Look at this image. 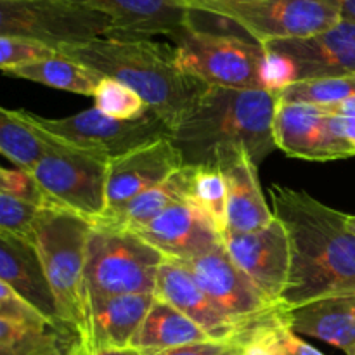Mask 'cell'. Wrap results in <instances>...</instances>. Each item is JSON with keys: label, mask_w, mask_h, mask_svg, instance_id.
<instances>
[{"label": "cell", "mask_w": 355, "mask_h": 355, "mask_svg": "<svg viewBox=\"0 0 355 355\" xmlns=\"http://www.w3.org/2000/svg\"><path fill=\"white\" fill-rule=\"evenodd\" d=\"M94 355H151V354L142 352V350H137V349H132V347H127V349L94 350Z\"/></svg>", "instance_id": "42"}, {"label": "cell", "mask_w": 355, "mask_h": 355, "mask_svg": "<svg viewBox=\"0 0 355 355\" xmlns=\"http://www.w3.org/2000/svg\"><path fill=\"white\" fill-rule=\"evenodd\" d=\"M0 191L2 193L16 194V196L33 201V203L40 205V207L45 205V200L42 196L40 189L37 187V184L33 182L30 173L23 172V170H6L0 166Z\"/></svg>", "instance_id": "35"}, {"label": "cell", "mask_w": 355, "mask_h": 355, "mask_svg": "<svg viewBox=\"0 0 355 355\" xmlns=\"http://www.w3.org/2000/svg\"><path fill=\"white\" fill-rule=\"evenodd\" d=\"M262 45L293 64L295 82L355 75V23L343 17L321 33Z\"/></svg>", "instance_id": "14"}, {"label": "cell", "mask_w": 355, "mask_h": 355, "mask_svg": "<svg viewBox=\"0 0 355 355\" xmlns=\"http://www.w3.org/2000/svg\"><path fill=\"white\" fill-rule=\"evenodd\" d=\"M155 302L153 293L90 298L89 335L94 350L127 349L132 345Z\"/></svg>", "instance_id": "22"}, {"label": "cell", "mask_w": 355, "mask_h": 355, "mask_svg": "<svg viewBox=\"0 0 355 355\" xmlns=\"http://www.w3.org/2000/svg\"><path fill=\"white\" fill-rule=\"evenodd\" d=\"M187 201L193 203L224 236L227 231V189L224 173L217 163L189 165Z\"/></svg>", "instance_id": "27"}, {"label": "cell", "mask_w": 355, "mask_h": 355, "mask_svg": "<svg viewBox=\"0 0 355 355\" xmlns=\"http://www.w3.org/2000/svg\"><path fill=\"white\" fill-rule=\"evenodd\" d=\"M274 142L291 158L331 162L355 156V148L340 134L333 114L311 104H284L277 101Z\"/></svg>", "instance_id": "12"}, {"label": "cell", "mask_w": 355, "mask_h": 355, "mask_svg": "<svg viewBox=\"0 0 355 355\" xmlns=\"http://www.w3.org/2000/svg\"><path fill=\"white\" fill-rule=\"evenodd\" d=\"M165 257L127 229L96 224L87 243L85 288L90 298L153 293Z\"/></svg>", "instance_id": "7"}, {"label": "cell", "mask_w": 355, "mask_h": 355, "mask_svg": "<svg viewBox=\"0 0 355 355\" xmlns=\"http://www.w3.org/2000/svg\"><path fill=\"white\" fill-rule=\"evenodd\" d=\"M189 270L215 307L239 329L266 318L272 305L231 259L224 245L198 259L179 262Z\"/></svg>", "instance_id": "11"}, {"label": "cell", "mask_w": 355, "mask_h": 355, "mask_svg": "<svg viewBox=\"0 0 355 355\" xmlns=\"http://www.w3.org/2000/svg\"><path fill=\"white\" fill-rule=\"evenodd\" d=\"M76 338L54 328H33L0 318V355H49L69 349Z\"/></svg>", "instance_id": "28"}, {"label": "cell", "mask_w": 355, "mask_h": 355, "mask_svg": "<svg viewBox=\"0 0 355 355\" xmlns=\"http://www.w3.org/2000/svg\"><path fill=\"white\" fill-rule=\"evenodd\" d=\"M277 96L270 90L207 85L170 139L186 165L215 163L218 155L241 149L255 165L276 149Z\"/></svg>", "instance_id": "3"}, {"label": "cell", "mask_w": 355, "mask_h": 355, "mask_svg": "<svg viewBox=\"0 0 355 355\" xmlns=\"http://www.w3.org/2000/svg\"><path fill=\"white\" fill-rule=\"evenodd\" d=\"M0 318L19 322V324L33 326V328H54L33 305L28 304L3 281H0Z\"/></svg>", "instance_id": "34"}, {"label": "cell", "mask_w": 355, "mask_h": 355, "mask_svg": "<svg viewBox=\"0 0 355 355\" xmlns=\"http://www.w3.org/2000/svg\"><path fill=\"white\" fill-rule=\"evenodd\" d=\"M281 311V309H279ZM279 349L281 355H324L309 345L307 342L300 338L290 326L284 322L283 315H281V326H279Z\"/></svg>", "instance_id": "36"}, {"label": "cell", "mask_w": 355, "mask_h": 355, "mask_svg": "<svg viewBox=\"0 0 355 355\" xmlns=\"http://www.w3.org/2000/svg\"><path fill=\"white\" fill-rule=\"evenodd\" d=\"M45 149V139L24 120L19 110L12 111L0 106V155L12 162L17 170L30 173L44 156Z\"/></svg>", "instance_id": "26"}, {"label": "cell", "mask_w": 355, "mask_h": 355, "mask_svg": "<svg viewBox=\"0 0 355 355\" xmlns=\"http://www.w3.org/2000/svg\"><path fill=\"white\" fill-rule=\"evenodd\" d=\"M19 111L38 130L68 144L99 151L111 159L158 139L170 137V128L153 111L135 120H114L96 107L66 118H44L30 111Z\"/></svg>", "instance_id": "10"}, {"label": "cell", "mask_w": 355, "mask_h": 355, "mask_svg": "<svg viewBox=\"0 0 355 355\" xmlns=\"http://www.w3.org/2000/svg\"><path fill=\"white\" fill-rule=\"evenodd\" d=\"M58 54L134 90L148 110L170 128V135L189 114L207 87L180 71L175 49L149 38L110 35L62 45Z\"/></svg>", "instance_id": "2"}, {"label": "cell", "mask_w": 355, "mask_h": 355, "mask_svg": "<svg viewBox=\"0 0 355 355\" xmlns=\"http://www.w3.org/2000/svg\"><path fill=\"white\" fill-rule=\"evenodd\" d=\"M326 2L333 3L340 10L343 19L354 21L355 23V0H326Z\"/></svg>", "instance_id": "40"}, {"label": "cell", "mask_w": 355, "mask_h": 355, "mask_svg": "<svg viewBox=\"0 0 355 355\" xmlns=\"http://www.w3.org/2000/svg\"><path fill=\"white\" fill-rule=\"evenodd\" d=\"M94 107L114 120H135L148 113L144 101L123 83L103 78L92 94Z\"/></svg>", "instance_id": "31"}, {"label": "cell", "mask_w": 355, "mask_h": 355, "mask_svg": "<svg viewBox=\"0 0 355 355\" xmlns=\"http://www.w3.org/2000/svg\"><path fill=\"white\" fill-rule=\"evenodd\" d=\"M347 225H349L350 231L355 234V215H347Z\"/></svg>", "instance_id": "43"}, {"label": "cell", "mask_w": 355, "mask_h": 355, "mask_svg": "<svg viewBox=\"0 0 355 355\" xmlns=\"http://www.w3.org/2000/svg\"><path fill=\"white\" fill-rule=\"evenodd\" d=\"M335 116V114H333ZM336 127H338L340 134L350 142L355 148V118L352 116H335Z\"/></svg>", "instance_id": "38"}, {"label": "cell", "mask_w": 355, "mask_h": 355, "mask_svg": "<svg viewBox=\"0 0 355 355\" xmlns=\"http://www.w3.org/2000/svg\"><path fill=\"white\" fill-rule=\"evenodd\" d=\"M113 19L66 0H0V37L37 42L58 51L110 37Z\"/></svg>", "instance_id": "9"}, {"label": "cell", "mask_w": 355, "mask_h": 355, "mask_svg": "<svg viewBox=\"0 0 355 355\" xmlns=\"http://www.w3.org/2000/svg\"><path fill=\"white\" fill-rule=\"evenodd\" d=\"M94 222L66 208L45 203L31 231L66 328L76 336L89 335V295L85 288L87 243Z\"/></svg>", "instance_id": "4"}, {"label": "cell", "mask_w": 355, "mask_h": 355, "mask_svg": "<svg viewBox=\"0 0 355 355\" xmlns=\"http://www.w3.org/2000/svg\"><path fill=\"white\" fill-rule=\"evenodd\" d=\"M224 173L227 189V231L253 232L274 220V211L263 198L259 165L241 149L225 151L215 159Z\"/></svg>", "instance_id": "18"}, {"label": "cell", "mask_w": 355, "mask_h": 355, "mask_svg": "<svg viewBox=\"0 0 355 355\" xmlns=\"http://www.w3.org/2000/svg\"><path fill=\"white\" fill-rule=\"evenodd\" d=\"M187 191H189V165H184L162 184L141 193L118 210L103 215L99 220H96V224L137 231L155 220L172 205L187 201Z\"/></svg>", "instance_id": "23"}, {"label": "cell", "mask_w": 355, "mask_h": 355, "mask_svg": "<svg viewBox=\"0 0 355 355\" xmlns=\"http://www.w3.org/2000/svg\"><path fill=\"white\" fill-rule=\"evenodd\" d=\"M38 132L47 142V149L31 168L30 177L45 203L66 208L92 222L99 220L106 211V180L111 158Z\"/></svg>", "instance_id": "5"}, {"label": "cell", "mask_w": 355, "mask_h": 355, "mask_svg": "<svg viewBox=\"0 0 355 355\" xmlns=\"http://www.w3.org/2000/svg\"><path fill=\"white\" fill-rule=\"evenodd\" d=\"M38 211L40 205L0 191V231L31 239V231Z\"/></svg>", "instance_id": "32"}, {"label": "cell", "mask_w": 355, "mask_h": 355, "mask_svg": "<svg viewBox=\"0 0 355 355\" xmlns=\"http://www.w3.org/2000/svg\"><path fill=\"white\" fill-rule=\"evenodd\" d=\"M208 340L211 338L200 326L194 324L175 307L155 297V302L130 347L153 354Z\"/></svg>", "instance_id": "24"}, {"label": "cell", "mask_w": 355, "mask_h": 355, "mask_svg": "<svg viewBox=\"0 0 355 355\" xmlns=\"http://www.w3.org/2000/svg\"><path fill=\"white\" fill-rule=\"evenodd\" d=\"M322 110L328 111L329 114H335V116H352L355 118V96L349 97V99L342 101V103L335 104V106L322 107Z\"/></svg>", "instance_id": "39"}, {"label": "cell", "mask_w": 355, "mask_h": 355, "mask_svg": "<svg viewBox=\"0 0 355 355\" xmlns=\"http://www.w3.org/2000/svg\"><path fill=\"white\" fill-rule=\"evenodd\" d=\"M184 165L182 153L170 137L158 139L113 158L107 166L104 215L162 184Z\"/></svg>", "instance_id": "15"}, {"label": "cell", "mask_w": 355, "mask_h": 355, "mask_svg": "<svg viewBox=\"0 0 355 355\" xmlns=\"http://www.w3.org/2000/svg\"><path fill=\"white\" fill-rule=\"evenodd\" d=\"M281 315L297 335L312 336L345 355H355V295L319 298L298 307L281 309Z\"/></svg>", "instance_id": "21"}, {"label": "cell", "mask_w": 355, "mask_h": 355, "mask_svg": "<svg viewBox=\"0 0 355 355\" xmlns=\"http://www.w3.org/2000/svg\"><path fill=\"white\" fill-rule=\"evenodd\" d=\"M269 196L274 217L286 229L291 253L279 307L355 295V234L347 215L293 187L272 184Z\"/></svg>", "instance_id": "1"}, {"label": "cell", "mask_w": 355, "mask_h": 355, "mask_svg": "<svg viewBox=\"0 0 355 355\" xmlns=\"http://www.w3.org/2000/svg\"><path fill=\"white\" fill-rule=\"evenodd\" d=\"M155 297L166 302L200 326L211 340L231 342L241 329L225 318L208 295L201 290L193 274L175 260H165L156 276Z\"/></svg>", "instance_id": "19"}, {"label": "cell", "mask_w": 355, "mask_h": 355, "mask_svg": "<svg viewBox=\"0 0 355 355\" xmlns=\"http://www.w3.org/2000/svg\"><path fill=\"white\" fill-rule=\"evenodd\" d=\"M6 75L90 97L101 80L104 78L99 73L59 54L16 66V68L6 71Z\"/></svg>", "instance_id": "25"}, {"label": "cell", "mask_w": 355, "mask_h": 355, "mask_svg": "<svg viewBox=\"0 0 355 355\" xmlns=\"http://www.w3.org/2000/svg\"><path fill=\"white\" fill-rule=\"evenodd\" d=\"M284 104H311L329 107L355 96V75L338 78H314L293 82L276 94Z\"/></svg>", "instance_id": "29"}, {"label": "cell", "mask_w": 355, "mask_h": 355, "mask_svg": "<svg viewBox=\"0 0 355 355\" xmlns=\"http://www.w3.org/2000/svg\"><path fill=\"white\" fill-rule=\"evenodd\" d=\"M55 54H58L55 49L47 47L44 44L19 40V38L0 37V69L3 73L16 68V66L38 61V59L52 58Z\"/></svg>", "instance_id": "33"}, {"label": "cell", "mask_w": 355, "mask_h": 355, "mask_svg": "<svg viewBox=\"0 0 355 355\" xmlns=\"http://www.w3.org/2000/svg\"><path fill=\"white\" fill-rule=\"evenodd\" d=\"M89 7L113 19L111 37L149 38L166 35L172 38L187 26V9L180 0H66Z\"/></svg>", "instance_id": "20"}, {"label": "cell", "mask_w": 355, "mask_h": 355, "mask_svg": "<svg viewBox=\"0 0 355 355\" xmlns=\"http://www.w3.org/2000/svg\"><path fill=\"white\" fill-rule=\"evenodd\" d=\"M225 345H227L225 342L208 340V342L189 343V345L175 347V349L162 350V352H153L151 355H222Z\"/></svg>", "instance_id": "37"}, {"label": "cell", "mask_w": 355, "mask_h": 355, "mask_svg": "<svg viewBox=\"0 0 355 355\" xmlns=\"http://www.w3.org/2000/svg\"><path fill=\"white\" fill-rule=\"evenodd\" d=\"M180 71L205 85L269 90L266 45L234 33H214L187 24L173 35Z\"/></svg>", "instance_id": "6"}, {"label": "cell", "mask_w": 355, "mask_h": 355, "mask_svg": "<svg viewBox=\"0 0 355 355\" xmlns=\"http://www.w3.org/2000/svg\"><path fill=\"white\" fill-rule=\"evenodd\" d=\"M225 250L236 266L272 305H279L290 274V239L277 218L253 232H224Z\"/></svg>", "instance_id": "13"}, {"label": "cell", "mask_w": 355, "mask_h": 355, "mask_svg": "<svg viewBox=\"0 0 355 355\" xmlns=\"http://www.w3.org/2000/svg\"><path fill=\"white\" fill-rule=\"evenodd\" d=\"M68 350H69V349H66V350H61V352H54V354H49V355H68Z\"/></svg>", "instance_id": "44"}, {"label": "cell", "mask_w": 355, "mask_h": 355, "mask_svg": "<svg viewBox=\"0 0 355 355\" xmlns=\"http://www.w3.org/2000/svg\"><path fill=\"white\" fill-rule=\"evenodd\" d=\"M214 14L259 44L304 38L335 26L342 14L326 0H180Z\"/></svg>", "instance_id": "8"}, {"label": "cell", "mask_w": 355, "mask_h": 355, "mask_svg": "<svg viewBox=\"0 0 355 355\" xmlns=\"http://www.w3.org/2000/svg\"><path fill=\"white\" fill-rule=\"evenodd\" d=\"M68 355H94L92 343H90V340L85 338V336H78V338L71 343V347H69Z\"/></svg>", "instance_id": "41"}, {"label": "cell", "mask_w": 355, "mask_h": 355, "mask_svg": "<svg viewBox=\"0 0 355 355\" xmlns=\"http://www.w3.org/2000/svg\"><path fill=\"white\" fill-rule=\"evenodd\" d=\"M132 232L158 250L165 260L175 262L198 259L224 245L220 232L189 201L172 205L148 225Z\"/></svg>", "instance_id": "16"}, {"label": "cell", "mask_w": 355, "mask_h": 355, "mask_svg": "<svg viewBox=\"0 0 355 355\" xmlns=\"http://www.w3.org/2000/svg\"><path fill=\"white\" fill-rule=\"evenodd\" d=\"M279 305L266 318L246 326L227 342L222 355H281L279 349Z\"/></svg>", "instance_id": "30"}, {"label": "cell", "mask_w": 355, "mask_h": 355, "mask_svg": "<svg viewBox=\"0 0 355 355\" xmlns=\"http://www.w3.org/2000/svg\"><path fill=\"white\" fill-rule=\"evenodd\" d=\"M0 281L33 305L55 329L73 335L62 322L33 241L0 231Z\"/></svg>", "instance_id": "17"}]
</instances>
